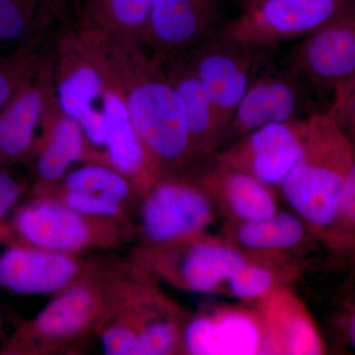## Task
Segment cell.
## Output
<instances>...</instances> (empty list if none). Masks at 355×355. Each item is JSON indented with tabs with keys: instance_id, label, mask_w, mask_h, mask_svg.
<instances>
[{
	"instance_id": "obj_1",
	"label": "cell",
	"mask_w": 355,
	"mask_h": 355,
	"mask_svg": "<svg viewBox=\"0 0 355 355\" xmlns=\"http://www.w3.org/2000/svg\"><path fill=\"white\" fill-rule=\"evenodd\" d=\"M72 34L105 81L120 92L160 176H188L187 171L198 159L183 103L166 76L163 58L144 44L83 23Z\"/></svg>"
},
{
	"instance_id": "obj_2",
	"label": "cell",
	"mask_w": 355,
	"mask_h": 355,
	"mask_svg": "<svg viewBox=\"0 0 355 355\" xmlns=\"http://www.w3.org/2000/svg\"><path fill=\"white\" fill-rule=\"evenodd\" d=\"M144 272L135 261L94 259L88 272L53 294L19 331V349L57 354L77 349L95 335L128 298Z\"/></svg>"
},
{
	"instance_id": "obj_3",
	"label": "cell",
	"mask_w": 355,
	"mask_h": 355,
	"mask_svg": "<svg viewBox=\"0 0 355 355\" xmlns=\"http://www.w3.org/2000/svg\"><path fill=\"white\" fill-rule=\"evenodd\" d=\"M355 146L329 110L310 116L304 151L279 190L322 244L335 221Z\"/></svg>"
},
{
	"instance_id": "obj_4",
	"label": "cell",
	"mask_w": 355,
	"mask_h": 355,
	"mask_svg": "<svg viewBox=\"0 0 355 355\" xmlns=\"http://www.w3.org/2000/svg\"><path fill=\"white\" fill-rule=\"evenodd\" d=\"M13 228L24 244L76 256L116 249L133 239L130 222L86 216L42 193L17 212Z\"/></svg>"
},
{
	"instance_id": "obj_5",
	"label": "cell",
	"mask_w": 355,
	"mask_h": 355,
	"mask_svg": "<svg viewBox=\"0 0 355 355\" xmlns=\"http://www.w3.org/2000/svg\"><path fill=\"white\" fill-rule=\"evenodd\" d=\"M128 257L156 282L195 293H219L247 261L227 240L207 231L167 244H139Z\"/></svg>"
},
{
	"instance_id": "obj_6",
	"label": "cell",
	"mask_w": 355,
	"mask_h": 355,
	"mask_svg": "<svg viewBox=\"0 0 355 355\" xmlns=\"http://www.w3.org/2000/svg\"><path fill=\"white\" fill-rule=\"evenodd\" d=\"M273 51H260L246 92L229 121L219 149L266 125L305 120L322 111L304 81L284 62H275Z\"/></svg>"
},
{
	"instance_id": "obj_7",
	"label": "cell",
	"mask_w": 355,
	"mask_h": 355,
	"mask_svg": "<svg viewBox=\"0 0 355 355\" xmlns=\"http://www.w3.org/2000/svg\"><path fill=\"white\" fill-rule=\"evenodd\" d=\"M132 218L140 245L167 244L205 232L216 220V205L195 178L166 175L137 198Z\"/></svg>"
},
{
	"instance_id": "obj_8",
	"label": "cell",
	"mask_w": 355,
	"mask_h": 355,
	"mask_svg": "<svg viewBox=\"0 0 355 355\" xmlns=\"http://www.w3.org/2000/svg\"><path fill=\"white\" fill-rule=\"evenodd\" d=\"M354 4L355 0H261L221 26V31L252 50H277L318 31Z\"/></svg>"
},
{
	"instance_id": "obj_9",
	"label": "cell",
	"mask_w": 355,
	"mask_h": 355,
	"mask_svg": "<svg viewBox=\"0 0 355 355\" xmlns=\"http://www.w3.org/2000/svg\"><path fill=\"white\" fill-rule=\"evenodd\" d=\"M282 62L316 98L334 94L355 76V4L289 49Z\"/></svg>"
},
{
	"instance_id": "obj_10",
	"label": "cell",
	"mask_w": 355,
	"mask_h": 355,
	"mask_svg": "<svg viewBox=\"0 0 355 355\" xmlns=\"http://www.w3.org/2000/svg\"><path fill=\"white\" fill-rule=\"evenodd\" d=\"M53 89L62 113L78 123L91 146L104 147V77L71 33L62 37L53 53Z\"/></svg>"
},
{
	"instance_id": "obj_11",
	"label": "cell",
	"mask_w": 355,
	"mask_h": 355,
	"mask_svg": "<svg viewBox=\"0 0 355 355\" xmlns=\"http://www.w3.org/2000/svg\"><path fill=\"white\" fill-rule=\"evenodd\" d=\"M309 119L272 123L248 133L209 158L279 189L304 151Z\"/></svg>"
},
{
	"instance_id": "obj_12",
	"label": "cell",
	"mask_w": 355,
	"mask_h": 355,
	"mask_svg": "<svg viewBox=\"0 0 355 355\" xmlns=\"http://www.w3.org/2000/svg\"><path fill=\"white\" fill-rule=\"evenodd\" d=\"M186 53L214 104L224 135L246 92L260 51L229 38L220 28Z\"/></svg>"
},
{
	"instance_id": "obj_13",
	"label": "cell",
	"mask_w": 355,
	"mask_h": 355,
	"mask_svg": "<svg viewBox=\"0 0 355 355\" xmlns=\"http://www.w3.org/2000/svg\"><path fill=\"white\" fill-rule=\"evenodd\" d=\"M223 235L224 239L248 258L275 268L284 284L299 272L294 254L308 249L314 242L320 243L298 214L280 210L261 220L226 221Z\"/></svg>"
},
{
	"instance_id": "obj_14",
	"label": "cell",
	"mask_w": 355,
	"mask_h": 355,
	"mask_svg": "<svg viewBox=\"0 0 355 355\" xmlns=\"http://www.w3.org/2000/svg\"><path fill=\"white\" fill-rule=\"evenodd\" d=\"M53 92V53L48 51L0 113V164L22 160L34 153L37 130Z\"/></svg>"
},
{
	"instance_id": "obj_15",
	"label": "cell",
	"mask_w": 355,
	"mask_h": 355,
	"mask_svg": "<svg viewBox=\"0 0 355 355\" xmlns=\"http://www.w3.org/2000/svg\"><path fill=\"white\" fill-rule=\"evenodd\" d=\"M93 261L24 243L13 244L0 254V287L19 295H53L85 275Z\"/></svg>"
},
{
	"instance_id": "obj_16",
	"label": "cell",
	"mask_w": 355,
	"mask_h": 355,
	"mask_svg": "<svg viewBox=\"0 0 355 355\" xmlns=\"http://www.w3.org/2000/svg\"><path fill=\"white\" fill-rule=\"evenodd\" d=\"M182 354H263V331L256 310L229 306L188 317Z\"/></svg>"
},
{
	"instance_id": "obj_17",
	"label": "cell",
	"mask_w": 355,
	"mask_h": 355,
	"mask_svg": "<svg viewBox=\"0 0 355 355\" xmlns=\"http://www.w3.org/2000/svg\"><path fill=\"white\" fill-rule=\"evenodd\" d=\"M221 0H153L147 48L162 58L188 53L220 29Z\"/></svg>"
},
{
	"instance_id": "obj_18",
	"label": "cell",
	"mask_w": 355,
	"mask_h": 355,
	"mask_svg": "<svg viewBox=\"0 0 355 355\" xmlns=\"http://www.w3.org/2000/svg\"><path fill=\"white\" fill-rule=\"evenodd\" d=\"M263 354H323V338L306 306L282 282L256 301Z\"/></svg>"
},
{
	"instance_id": "obj_19",
	"label": "cell",
	"mask_w": 355,
	"mask_h": 355,
	"mask_svg": "<svg viewBox=\"0 0 355 355\" xmlns=\"http://www.w3.org/2000/svg\"><path fill=\"white\" fill-rule=\"evenodd\" d=\"M41 128L42 135L37 139L34 149L38 178L36 189L57 186L73 163L109 165L105 153L91 146L78 123L62 113L55 93L49 103Z\"/></svg>"
},
{
	"instance_id": "obj_20",
	"label": "cell",
	"mask_w": 355,
	"mask_h": 355,
	"mask_svg": "<svg viewBox=\"0 0 355 355\" xmlns=\"http://www.w3.org/2000/svg\"><path fill=\"white\" fill-rule=\"evenodd\" d=\"M211 160L196 180L229 222L261 220L279 211L275 191L256 178Z\"/></svg>"
},
{
	"instance_id": "obj_21",
	"label": "cell",
	"mask_w": 355,
	"mask_h": 355,
	"mask_svg": "<svg viewBox=\"0 0 355 355\" xmlns=\"http://www.w3.org/2000/svg\"><path fill=\"white\" fill-rule=\"evenodd\" d=\"M104 111L106 118L104 153L107 162L130 180L139 198L161 176L133 127L120 92L106 81Z\"/></svg>"
},
{
	"instance_id": "obj_22",
	"label": "cell",
	"mask_w": 355,
	"mask_h": 355,
	"mask_svg": "<svg viewBox=\"0 0 355 355\" xmlns=\"http://www.w3.org/2000/svg\"><path fill=\"white\" fill-rule=\"evenodd\" d=\"M166 76L183 103L191 146L198 160L209 159L220 146L216 109L187 53L163 58Z\"/></svg>"
},
{
	"instance_id": "obj_23",
	"label": "cell",
	"mask_w": 355,
	"mask_h": 355,
	"mask_svg": "<svg viewBox=\"0 0 355 355\" xmlns=\"http://www.w3.org/2000/svg\"><path fill=\"white\" fill-rule=\"evenodd\" d=\"M139 336L132 355L182 354L186 313L161 291L153 277L144 280L135 296Z\"/></svg>"
},
{
	"instance_id": "obj_24",
	"label": "cell",
	"mask_w": 355,
	"mask_h": 355,
	"mask_svg": "<svg viewBox=\"0 0 355 355\" xmlns=\"http://www.w3.org/2000/svg\"><path fill=\"white\" fill-rule=\"evenodd\" d=\"M83 22L147 46L153 0H81Z\"/></svg>"
},
{
	"instance_id": "obj_25",
	"label": "cell",
	"mask_w": 355,
	"mask_h": 355,
	"mask_svg": "<svg viewBox=\"0 0 355 355\" xmlns=\"http://www.w3.org/2000/svg\"><path fill=\"white\" fill-rule=\"evenodd\" d=\"M57 186L99 196L127 207L132 214L139 198L130 180L111 166L102 163H85L83 167L67 173Z\"/></svg>"
},
{
	"instance_id": "obj_26",
	"label": "cell",
	"mask_w": 355,
	"mask_h": 355,
	"mask_svg": "<svg viewBox=\"0 0 355 355\" xmlns=\"http://www.w3.org/2000/svg\"><path fill=\"white\" fill-rule=\"evenodd\" d=\"M322 245L336 265L355 266V157L345 180L335 221Z\"/></svg>"
},
{
	"instance_id": "obj_27",
	"label": "cell",
	"mask_w": 355,
	"mask_h": 355,
	"mask_svg": "<svg viewBox=\"0 0 355 355\" xmlns=\"http://www.w3.org/2000/svg\"><path fill=\"white\" fill-rule=\"evenodd\" d=\"M53 0H0V41L23 42L44 31Z\"/></svg>"
},
{
	"instance_id": "obj_28",
	"label": "cell",
	"mask_w": 355,
	"mask_h": 355,
	"mask_svg": "<svg viewBox=\"0 0 355 355\" xmlns=\"http://www.w3.org/2000/svg\"><path fill=\"white\" fill-rule=\"evenodd\" d=\"M46 42L44 35H35L21 42L12 55L0 58V113L18 86L48 53Z\"/></svg>"
},
{
	"instance_id": "obj_29",
	"label": "cell",
	"mask_w": 355,
	"mask_h": 355,
	"mask_svg": "<svg viewBox=\"0 0 355 355\" xmlns=\"http://www.w3.org/2000/svg\"><path fill=\"white\" fill-rule=\"evenodd\" d=\"M277 282L284 284L275 268L247 257V261L224 282L219 293L222 292L240 300L256 302Z\"/></svg>"
},
{
	"instance_id": "obj_30",
	"label": "cell",
	"mask_w": 355,
	"mask_h": 355,
	"mask_svg": "<svg viewBox=\"0 0 355 355\" xmlns=\"http://www.w3.org/2000/svg\"><path fill=\"white\" fill-rule=\"evenodd\" d=\"M36 193L51 196L70 209L86 216L118 219L132 223V211L130 209L93 193L67 190L60 186L36 189Z\"/></svg>"
},
{
	"instance_id": "obj_31",
	"label": "cell",
	"mask_w": 355,
	"mask_h": 355,
	"mask_svg": "<svg viewBox=\"0 0 355 355\" xmlns=\"http://www.w3.org/2000/svg\"><path fill=\"white\" fill-rule=\"evenodd\" d=\"M328 110L347 135L355 133V76L334 94Z\"/></svg>"
},
{
	"instance_id": "obj_32",
	"label": "cell",
	"mask_w": 355,
	"mask_h": 355,
	"mask_svg": "<svg viewBox=\"0 0 355 355\" xmlns=\"http://www.w3.org/2000/svg\"><path fill=\"white\" fill-rule=\"evenodd\" d=\"M347 288L338 314V330L345 343L355 352V284Z\"/></svg>"
},
{
	"instance_id": "obj_33",
	"label": "cell",
	"mask_w": 355,
	"mask_h": 355,
	"mask_svg": "<svg viewBox=\"0 0 355 355\" xmlns=\"http://www.w3.org/2000/svg\"><path fill=\"white\" fill-rule=\"evenodd\" d=\"M22 186L8 172L0 170V222L19 200Z\"/></svg>"
},
{
	"instance_id": "obj_34",
	"label": "cell",
	"mask_w": 355,
	"mask_h": 355,
	"mask_svg": "<svg viewBox=\"0 0 355 355\" xmlns=\"http://www.w3.org/2000/svg\"><path fill=\"white\" fill-rule=\"evenodd\" d=\"M261 1V0H238V3H239L240 8H241V11L246 10V9L250 8V7L256 6L257 3Z\"/></svg>"
},
{
	"instance_id": "obj_35",
	"label": "cell",
	"mask_w": 355,
	"mask_h": 355,
	"mask_svg": "<svg viewBox=\"0 0 355 355\" xmlns=\"http://www.w3.org/2000/svg\"><path fill=\"white\" fill-rule=\"evenodd\" d=\"M349 139H352V141L354 142V146H355V133L354 135H349Z\"/></svg>"
},
{
	"instance_id": "obj_36",
	"label": "cell",
	"mask_w": 355,
	"mask_h": 355,
	"mask_svg": "<svg viewBox=\"0 0 355 355\" xmlns=\"http://www.w3.org/2000/svg\"><path fill=\"white\" fill-rule=\"evenodd\" d=\"M1 327H2V321H1V316H0V333H1Z\"/></svg>"
}]
</instances>
